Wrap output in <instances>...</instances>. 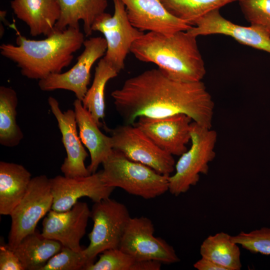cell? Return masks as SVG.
Wrapping results in <instances>:
<instances>
[{"mask_svg": "<svg viewBox=\"0 0 270 270\" xmlns=\"http://www.w3.org/2000/svg\"><path fill=\"white\" fill-rule=\"evenodd\" d=\"M111 96L125 124H134L140 117L184 114L202 126H212L214 104L202 80H178L153 68L127 79Z\"/></svg>", "mask_w": 270, "mask_h": 270, "instance_id": "obj_1", "label": "cell"}, {"mask_svg": "<svg viewBox=\"0 0 270 270\" xmlns=\"http://www.w3.org/2000/svg\"><path fill=\"white\" fill-rule=\"evenodd\" d=\"M84 35L80 28L68 26L56 30L46 38L32 40L18 34L16 46L3 44L0 54L15 62L22 74L32 80H42L60 73L68 66L74 54L84 44Z\"/></svg>", "mask_w": 270, "mask_h": 270, "instance_id": "obj_2", "label": "cell"}, {"mask_svg": "<svg viewBox=\"0 0 270 270\" xmlns=\"http://www.w3.org/2000/svg\"><path fill=\"white\" fill-rule=\"evenodd\" d=\"M196 38L186 31L170 36L149 32L133 43L130 52L140 61L155 64L173 79L201 81L206 70Z\"/></svg>", "mask_w": 270, "mask_h": 270, "instance_id": "obj_3", "label": "cell"}, {"mask_svg": "<svg viewBox=\"0 0 270 270\" xmlns=\"http://www.w3.org/2000/svg\"><path fill=\"white\" fill-rule=\"evenodd\" d=\"M102 164V178L108 186L120 188L146 200L168 191L170 176L162 174L146 165L132 161L117 150H113Z\"/></svg>", "mask_w": 270, "mask_h": 270, "instance_id": "obj_4", "label": "cell"}, {"mask_svg": "<svg viewBox=\"0 0 270 270\" xmlns=\"http://www.w3.org/2000/svg\"><path fill=\"white\" fill-rule=\"evenodd\" d=\"M191 146L176 163L174 174L169 176L168 191L178 196L187 192L198 182L200 174H206L209 164L216 156V130L194 122L190 126Z\"/></svg>", "mask_w": 270, "mask_h": 270, "instance_id": "obj_5", "label": "cell"}, {"mask_svg": "<svg viewBox=\"0 0 270 270\" xmlns=\"http://www.w3.org/2000/svg\"><path fill=\"white\" fill-rule=\"evenodd\" d=\"M90 218L94 224L88 234L90 244L83 250L89 264L104 250L120 248L132 217L124 204L110 198L94 202Z\"/></svg>", "mask_w": 270, "mask_h": 270, "instance_id": "obj_6", "label": "cell"}, {"mask_svg": "<svg viewBox=\"0 0 270 270\" xmlns=\"http://www.w3.org/2000/svg\"><path fill=\"white\" fill-rule=\"evenodd\" d=\"M52 204L50 178L46 175L32 178L24 196L10 215L12 222L6 245L13 248L26 236L34 232Z\"/></svg>", "mask_w": 270, "mask_h": 270, "instance_id": "obj_7", "label": "cell"}, {"mask_svg": "<svg viewBox=\"0 0 270 270\" xmlns=\"http://www.w3.org/2000/svg\"><path fill=\"white\" fill-rule=\"evenodd\" d=\"M113 150L128 158L170 176L174 171L173 156L156 145L139 128L124 124L110 130Z\"/></svg>", "mask_w": 270, "mask_h": 270, "instance_id": "obj_8", "label": "cell"}, {"mask_svg": "<svg viewBox=\"0 0 270 270\" xmlns=\"http://www.w3.org/2000/svg\"><path fill=\"white\" fill-rule=\"evenodd\" d=\"M114 12H104L94 21L92 31L102 33L107 44L104 58L119 72L124 68V60L133 43L144 32L134 27L128 18L124 4L112 0Z\"/></svg>", "mask_w": 270, "mask_h": 270, "instance_id": "obj_9", "label": "cell"}, {"mask_svg": "<svg viewBox=\"0 0 270 270\" xmlns=\"http://www.w3.org/2000/svg\"><path fill=\"white\" fill-rule=\"evenodd\" d=\"M154 228L149 218H131L119 248L140 261L154 260L170 264L180 260L174 248L154 236Z\"/></svg>", "mask_w": 270, "mask_h": 270, "instance_id": "obj_10", "label": "cell"}, {"mask_svg": "<svg viewBox=\"0 0 270 270\" xmlns=\"http://www.w3.org/2000/svg\"><path fill=\"white\" fill-rule=\"evenodd\" d=\"M83 46L84 51L70 70L50 74L38 80L42 90H68L73 92L76 98L82 100L88 90L91 68L94 62L105 54L107 44L104 38L98 36L84 40Z\"/></svg>", "mask_w": 270, "mask_h": 270, "instance_id": "obj_11", "label": "cell"}, {"mask_svg": "<svg viewBox=\"0 0 270 270\" xmlns=\"http://www.w3.org/2000/svg\"><path fill=\"white\" fill-rule=\"evenodd\" d=\"M53 204L52 210L63 212L70 209L82 197L94 202L110 198L115 188L103 182L100 170L87 176L68 178L58 175L50 178Z\"/></svg>", "mask_w": 270, "mask_h": 270, "instance_id": "obj_12", "label": "cell"}, {"mask_svg": "<svg viewBox=\"0 0 270 270\" xmlns=\"http://www.w3.org/2000/svg\"><path fill=\"white\" fill-rule=\"evenodd\" d=\"M192 119L184 114L162 118L140 117L134 124L160 148L172 156H180L190 141Z\"/></svg>", "mask_w": 270, "mask_h": 270, "instance_id": "obj_13", "label": "cell"}, {"mask_svg": "<svg viewBox=\"0 0 270 270\" xmlns=\"http://www.w3.org/2000/svg\"><path fill=\"white\" fill-rule=\"evenodd\" d=\"M90 218V210L85 202H78L66 211L51 210L43 220L41 233L63 246L80 251L83 249L80 241L86 232Z\"/></svg>", "mask_w": 270, "mask_h": 270, "instance_id": "obj_14", "label": "cell"}, {"mask_svg": "<svg viewBox=\"0 0 270 270\" xmlns=\"http://www.w3.org/2000/svg\"><path fill=\"white\" fill-rule=\"evenodd\" d=\"M186 32L194 36L214 34L230 36L242 44L270 54V34L262 27L234 24L224 18L219 9L198 19Z\"/></svg>", "mask_w": 270, "mask_h": 270, "instance_id": "obj_15", "label": "cell"}, {"mask_svg": "<svg viewBox=\"0 0 270 270\" xmlns=\"http://www.w3.org/2000/svg\"><path fill=\"white\" fill-rule=\"evenodd\" d=\"M120 0L125 6L130 22L140 31L170 36L179 31H187L192 26L172 14L161 0Z\"/></svg>", "mask_w": 270, "mask_h": 270, "instance_id": "obj_16", "label": "cell"}, {"mask_svg": "<svg viewBox=\"0 0 270 270\" xmlns=\"http://www.w3.org/2000/svg\"><path fill=\"white\" fill-rule=\"evenodd\" d=\"M48 104L58 122L62 134V140L66 154L60 167L64 176L76 178L90 174L84 164L88 154L78 134L74 110H68L62 112L58 101L52 96L48 98Z\"/></svg>", "mask_w": 270, "mask_h": 270, "instance_id": "obj_17", "label": "cell"}, {"mask_svg": "<svg viewBox=\"0 0 270 270\" xmlns=\"http://www.w3.org/2000/svg\"><path fill=\"white\" fill-rule=\"evenodd\" d=\"M73 105L80 138L90 154V162L87 168L92 174L97 172L100 165L112 152V138L100 131L99 126L80 100L76 98Z\"/></svg>", "mask_w": 270, "mask_h": 270, "instance_id": "obj_18", "label": "cell"}, {"mask_svg": "<svg viewBox=\"0 0 270 270\" xmlns=\"http://www.w3.org/2000/svg\"><path fill=\"white\" fill-rule=\"evenodd\" d=\"M10 7L17 18L28 26L32 36L50 35L60 16L56 0H12Z\"/></svg>", "mask_w": 270, "mask_h": 270, "instance_id": "obj_19", "label": "cell"}, {"mask_svg": "<svg viewBox=\"0 0 270 270\" xmlns=\"http://www.w3.org/2000/svg\"><path fill=\"white\" fill-rule=\"evenodd\" d=\"M22 165L0 162V214L10 216L24 196L32 180Z\"/></svg>", "mask_w": 270, "mask_h": 270, "instance_id": "obj_20", "label": "cell"}, {"mask_svg": "<svg viewBox=\"0 0 270 270\" xmlns=\"http://www.w3.org/2000/svg\"><path fill=\"white\" fill-rule=\"evenodd\" d=\"M60 8V16L54 30H64L68 26L80 28L83 22L84 30L88 36L92 32V26L96 20L105 12L107 0H56Z\"/></svg>", "mask_w": 270, "mask_h": 270, "instance_id": "obj_21", "label": "cell"}, {"mask_svg": "<svg viewBox=\"0 0 270 270\" xmlns=\"http://www.w3.org/2000/svg\"><path fill=\"white\" fill-rule=\"evenodd\" d=\"M62 247L60 242L46 238L36 230L10 248L18 256L24 270H40Z\"/></svg>", "mask_w": 270, "mask_h": 270, "instance_id": "obj_22", "label": "cell"}, {"mask_svg": "<svg viewBox=\"0 0 270 270\" xmlns=\"http://www.w3.org/2000/svg\"><path fill=\"white\" fill-rule=\"evenodd\" d=\"M200 253L202 258L225 270H240L242 267L238 244L232 241L230 235L224 232L208 236L200 245Z\"/></svg>", "mask_w": 270, "mask_h": 270, "instance_id": "obj_23", "label": "cell"}, {"mask_svg": "<svg viewBox=\"0 0 270 270\" xmlns=\"http://www.w3.org/2000/svg\"><path fill=\"white\" fill-rule=\"evenodd\" d=\"M18 98L10 87L0 86V144L4 146H17L24 134L16 122Z\"/></svg>", "mask_w": 270, "mask_h": 270, "instance_id": "obj_24", "label": "cell"}, {"mask_svg": "<svg viewBox=\"0 0 270 270\" xmlns=\"http://www.w3.org/2000/svg\"><path fill=\"white\" fill-rule=\"evenodd\" d=\"M119 72L104 58L95 69L94 80L82 100L84 106L91 114L96 124L101 126L100 120L105 116L104 89L108 82L116 77Z\"/></svg>", "mask_w": 270, "mask_h": 270, "instance_id": "obj_25", "label": "cell"}, {"mask_svg": "<svg viewBox=\"0 0 270 270\" xmlns=\"http://www.w3.org/2000/svg\"><path fill=\"white\" fill-rule=\"evenodd\" d=\"M162 264L158 261L138 260L116 248L100 254L99 259L87 266L84 270H160Z\"/></svg>", "mask_w": 270, "mask_h": 270, "instance_id": "obj_26", "label": "cell"}, {"mask_svg": "<svg viewBox=\"0 0 270 270\" xmlns=\"http://www.w3.org/2000/svg\"><path fill=\"white\" fill-rule=\"evenodd\" d=\"M240 0H161L172 14L192 26L199 18L209 12Z\"/></svg>", "mask_w": 270, "mask_h": 270, "instance_id": "obj_27", "label": "cell"}, {"mask_svg": "<svg viewBox=\"0 0 270 270\" xmlns=\"http://www.w3.org/2000/svg\"><path fill=\"white\" fill-rule=\"evenodd\" d=\"M83 250L76 251L62 246L40 270H84L89 262Z\"/></svg>", "mask_w": 270, "mask_h": 270, "instance_id": "obj_28", "label": "cell"}, {"mask_svg": "<svg viewBox=\"0 0 270 270\" xmlns=\"http://www.w3.org/2000/svg\"><path fill=\"white\" fill-rule=\"evenodd\" d=\"M233 242L252 253L270 255V228L262 227L232 236Z\"/></svg>", "mask_w": 270, "mask_h": 270, "instance_id": "obj_29", "label": "cell"}, {"mask_svg": "<svg viewBox=\"0 0 270 270\" xmlns=\"http://www.w3.org/2000/svg\"><path fill=\"white\" fill-rule=\"evenodd\" d=\"M238 2L250 25L262 27L270 34V0H240Z\"/></svg>", "mask_w": 270, "mask_h": 270, "instance_id": "obj_30", "label": "cell"}, {"mask_svg": "<svg viewBox=\"0 0 270 270\" xmlns=\"http://www.w3.org/2000/svg\"><path fill=\"white\" fill-rule=\"evenodd\" d=\"M0 270H24L18 256L6 244L0 246Z\"/></svg>", "mask_w": 270, "mask_h": 270, "instance_id": "obj_31", "label": "cell"}, {"mask_svg": "<svg viewBox=\"0 0 270 270\" xmlns=\"http://www.w3.org/2000/svg\"><path fill=\"white\" fill-rule=\"evenodd\" d=\"M194 266L198 270H225L222 266L202 257L194 264Z\"/></svg>", "mask_w": 270, "mask_h": 270, "instance_id": "obj_32", "label": "cell"}]
</instances>
